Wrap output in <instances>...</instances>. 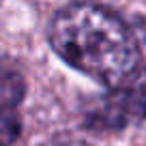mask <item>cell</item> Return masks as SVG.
<instances>
[{
  "label": "cell",
  "instance_id": "2",
  "mask_svg": "<svg viewBox=\"0 0 146 146\" xmlns=\"http://www.w3.org/2000/svg\"><path fill=\"white\" fill-rule=\"evenodd\" d=\"M26 95V80L17 62L0 60V110H17Z\"/></svg>",
  "mask_w": 146,
  "mask_h": 146
},
{
  "label": "cell",
  "instance_id": "1",
  "mask_svg": "<svg viewBox=\"0 0 146 146\" xmlns=\"http://www.w3.org/2000/svg\"><path fill=\"white\" fill-rule=\"evenodd\" d=\"M50 43L73 69L112 90L137 78L142 54L129 26L95 2H71L52 19Z\"/></svg>",
  "mask_w": 146,
  "mask_h": 146
},
{
  "label": "cell",
  "instance_id": "3",
  "mask_svg": "<svg viewBox=\"0 0 146 146\" xmlns=\"http://www.w3.org/2000/svg\"><path fill=\"white\" fill-rule=\"evenodd\" d=\"M22 131L17 110H0V146H13Z\"/></svg>",
  "mask_w": 146,
  "mask_h": 146
}]
</instances>
